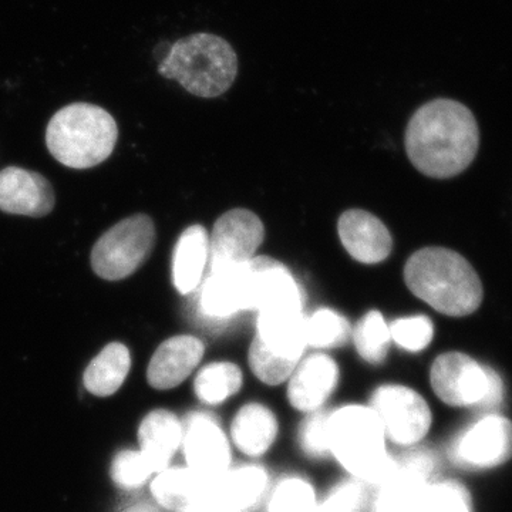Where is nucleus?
I'll return each instance as SVG.
<instances>
[{"instance_id": "1", "label": "nucleus", "mask_w": 512, "mask_h": 512, "mask_svg": "<svg viewBox=\"0 0 512 512\" xmlns=\"http://www.w3.org/2000/svg\"><path fill=\"white\" fill-rule=\"evenodd\" d=\"M407 156L421 174L451 178L473 163L480 146L476 117L456 100L437 99L421 106L406 128Z\"/></svg>"}, {"instance_id": "2", "label": "nucleus", "mask_w": 512, "mask_h": 512, "mask_svg": "<svg viewBox=\"0 0 512 512\" xmlns=\"http://www.w3.org/2000/svg\"><path fill=\"white\" fill-rule=\"evenodd\" d=\"M330 464L339 476L352 478L370 490L390 473L396 451L369 404L340 403L328 410Z\"/></svg>"}, {"instance_id": "3", "label": "nucleus", "mask_w": 512, "mask_h": 512, "mask_svg": "<svg viewBox=\"0 0 512 512\" xmlns=\"http://www.w3.org/2000/svg\"><path fill=\"white\" fill-rule=\"evenodd\" d=\"M404 281L417 298L451 318L471 315L483 303V284L476 269L451 249L414 252L404 266Z\"/></svg>"}, {"instance_id": "4", "label": "nucleus", "mask_w": 512, "mask_h": 512, "mask_svg": "<svg viewBox=\"0 0 512 512\" xmlns=\"http://www.w3.org/2000/svg\"><path fill=\"white\" fill-rule=\"evenodd\" d=\"M158 73L194 96L215 99L228 92L237 79L238 56L221 36L195 33L171 45Z\"/></svg>"}, {"instance_id": "5", "label": "nucleus", "mask_w": 512, "mask_h": 512, "mask_svg": "<svg viewBox=\"0 0 512 512\" xmlns=\"http://www.w3.org/2000/svg\"><path fill=\"white\" fill-rule=\"evenodd\" d=\"M119 128L109 111L90 103H73L57 111L46 130L50 154L66 167L87 170L113 154Z\"/></svg>"}, {"instance_id": "6", "label": "nucleus", "mask_w": 512, "mask_h": 512, "mask_svg": "<svg viewBox=\"0 0 512 512\" xmlns=\"http://www.w3.org/2000/svg\"><path fill=\"white\" fill-rule=\"evenodd\" d=\"M430 384L437 399L453 409L497 413L504 399V384L491 367L461 352L437 356L430 369Z\"/></svg>"}, {"instance_id": "7", "label": "nucleus", "mask_w": 512, "mask_h": 512, "mask_svg": "<svg viewBox=\"0 0 512 512\" xmlns=\"http://www.w3.org/2000/svg\"><path fill=\"white\" fill-rule=\"evenodd\" d=\"M366 403L372 407L396 453L427 446L433 429V410L416 389L400 383L379 384Z\"/></svg>"}, {"instance_id": "8", "label": "nucleus", "mask_w": 512, "mask_h": 512, "mask_svg": "<svg viewBox=\"0 0 512 512\" xmlns=\"http://www.w3.org/2000/svg\"><path fill=\"white\" fill-rule=\"evenodd\" d=\"M440 477V458L429 446L397 451L390 473L370 490L369 512H417L424 491Z\"/></svg>"}, {"instance_id": "9", "label": "nucleus", "mask_w": 512, "mask_h": 512, "mask_svg": "<svg viewBox=\"0 0 512 512\" xmlns=\"http://www.w3.org/2000/svg\"><path fill=\"white\" fill-rule=\"evenodd\" d=\"M156 225L146 214L120 221L93 247L92 268L106 281H121L146 264L156 245Z\"/></svg>"}, {"instance_id": "10", "label": "nucleus", "mask_w": 512, "mask_h": 512, "mask_svg": "<svg viewBox=\"0 0 512 512\" xmlns=\"http://www.w3.org/2000/svg\"><path fill=\"white\" fill-rule=\"evenodd\" d=\"M447 457L461 470L503 466L512 458V421L498 413L483 414L454 434Z\"/></svg>"}, {"instance_id": "11", "label": "nucleus", "mask_w": 512, "mask_h": 512, "mask_svg": "<svg viewBox=\"0 0 512 512\" xmlns=\"http://www.w3.org/2000/svg\"><path fill=\"white\" fill-rule=\"evenodd\" d=\"M184 434L180 454L184 466L207 478L220 476L237 461L227 424L221 414L207 409L183 416Z\"/></svg>"}, {"instance_id": "12", "label": "nucleus", "mask_w": 512, "mask_h": 512, "mask_svg": "<svg viewBox=\"0 0 512 512\" xmlns=\"http://www.w3.org/2000/svg\"><path fill=\"white\" fill-rule=\"evenodd\" d=\"M225 424L237 460L268 463L284 437V421L262 400L239 404Z\"/></svg>"}, {"instance_id": "13", "label": "nucleus", "mask_w": 512, "mask_h": 512, "mask_svg": "<svg viewBox=\"0 0 512 512\" xmlns=\"http://www.w3.org/2000/svg\"><path fill=\"white\" fill-rule=\"evenodd\" d=\"M274 476L268 463L237 460L220 476L210 478L205 507L220 512H259Z\"/></svg>"}, {"instance_id": "14", "label": "nucleus", "mask_w": 512, "mask_h": 512, "mask_svg": "<svg viewBox=\"0 0 512 512\" xmlns=\"http://www.w3.org/2000/svg\"><path fill=\"white\" fill-rule=\"evenodd\" d=\"M340 384V367L328 353L302 357L286 386V402L299 417L323 412L332 407Z\"/></svg>"}, {"instance_id": "15", "label": "nucleus", "mask_w": 512, "mask_h": 512, "mask_svg": "<svg viewBox=\"0 0 512 512\" xmlns=\"http://www.w3.org/2000/svg\"><path fill=\"white\" fill-rule=\"evenodd\" d=\"M265 238V228L258 215L248 210L225 212L215 222L210 238V271L248 264Z\"/></svg>"}, {"instance_id": "16", "label": "nucleus", "mask_w": 512, "mask_h": 512, "mask_svg": "<svg viewBox=\"0 0 512 512\" xmlns=\"http://www.w3.org/2000/svg\"><path fill=\"white\" fill-rule=\"evenodd\" d=\"M303 296L291 271L269 256H255L248 264V311H302Z\"/></svg>"}, {"instance_id": "17", "label": "nucleus", "mask_w": 512, "mask_h": 512, "mask_svg": "<svg viewBox=\"0 0 512 512\" xmlns=\"http://www.w3.org/2000/svg\"><path fill=\"white\" fill-rule=\"evenodd\" d=\"M55 204V191L42 174L19 167L0 171V211L40 218L49 215Z\"/></svg>"}, {"instance_id": "18", "label": "nucleus", "mask_w": 512, "mask_h": 512, "mask_svg": "<svg viewBox=\"0 0 512 512\" xmlns=\"http://www.w3.org/2000/svg\"><path fill=\"white\" fill-rule=\"evenodd\" d=\"M204 355V343L194 336L167 339L158 346L148 363L147 382L161 392L175 389L201 365Z\"/></svg>"}, {"instance_id": "19", "label": "nucleus", "mask_w": 512, "mask_h": 512, "mask_svg": "<svg viewBox=\"0 0 512 512\" xmlns=\"http://www.w3.org/2000/svg\"><path fill=\"white\" fill-rule=\"evenodd\" d=\"M338 231L343 247L362 264H380L389 258L393 238L379 218L363 210H350L339 218Z\"/></svg>"}, {"instance_id": "20", "label": "nucleus", "mask_w": 512, "mask_h": 512, "mask_svg": "<svg viewBox=\"0 0 512 512\" xmlns=\"http://www.w3.org/2000/svg\"><path fill=\"white\" fill-rule=\"evenodd\" d=\"M210 478L195 473L187 466L164 468L154 474L150 490L154 501L165 511L187 512L207 504Z\"/></svg>"}, {"instance_id": "21", "label": "nucleus", "mask_w": 512, "mask_h": 512, "mask_svg": "<svg viewBox=\"0 0 512 512\" xmlns=\"http://www.w3.org/2000/svg\"><path fill=\"white\" fill-rule=\"evenodd\" d=\"M184 421L167 409H156L147 414L138 429L140 451L150 460L156 473L170 467L183 444Z\"/></svg>"}, {"instance_id": "22", "label": "nucleus", "mask_w": 512, "mask_h": 512, "mask_svg": "<svg viewBox=\"0 0 512 512\" xmlns=\"http://www.w3.org/2000/svg\"><path fill=\"white\" fill-rule=\"evenodd\" d=\"M248 264L221 269L208 276L200 298L204 315L228 319L235 313L248 311Z\"/></svg>"}, {"instance_id": "23", "label": "nucleus", "mask_w": 512, "mask_h": 512, "mask_svg": "<svg viewBox=\"0 0 512 512\" xmlns=\"http://www.w3.org/2000/svg\"><path fill=\"white\" fill-rule=\"evenodd\" d=\"M258 332L266 348L275 355L301 362L306 349V316L296 309L259 312Z\"/></svg>"}, {"instance_id": "24", "label": "nucleus", "mask_w": 512, "mask_h": 512, "mask_svg": "<svg viewBox=\"0 0 512 512\" xmlns=\"http://www.w3.org/2000/svg\"><path fill=\"white\" fill-rule=\"evenodd\" d=\"M323 487L303 470L275 473L259 512H315Z\"/></svg>"}, {"instance_id": "25", "label": "nucleus", "mask_w": 512, "mask_h": 512, "mask_svg": "<svg viewBox=\"0 0 512 512\" xmlns=\"http://www.w3.org/2000/svg\"><path fill=\"white\" fill-rule=\"evenodd\" d=\"M210 254V237L201 225L185 229L175 245L173 281L181 295H190L200 285Z\"/></svg>"}, {"instance_id": "26", "label": "nucleus", "mask_w": 512, "mask_h": 512, "mask_svg": "<svg viewBox=\"0 0 512 512\" xmlns=\"http://www.w3.org/2000/svg\"><path fill=\"white\" fill-rule=\"evenodd\" d=\"M244 387V373L232 362H211L198 370L194 379V394L201 409L220 412L234 400Z\"/></svg>"}, {"instance_id": "27", "label": "nucleus", "mask_w": 512, "mask_h": 512, "mask_svg": "<svg viewBox=\"0 0 512 512\" xmlns=\"http://www.w3.org/2000/svg\"><path fill=\"white\" fill-rule=\"evenodd\" d=\"M131 367L130 350L113 342L94 357L84 372L86 389L97 397L113 396L126 382Z\"/></svg>"}, {"instance_id": "28", "label": "nucleus", "mask_w": 512, "mask_h": 512, "mask_svg": "<svg viewBox=\"0 0 512 512\" xmlns=\"http://www.w3.org/2000/svg\"><path fill=\"white\" fill-rule=\"evenodd\" d=\"M328 410L301 416L293 427L296 454L313 466L330 464Z\"/></svg>"}, {"instance_id": "29", "label": "nucleus", "mask_w": 512, "mask_h": 512, "mask_svg": "<svg viewBox=\"0 0 512 512\" xmlns=\"http://www.w3.org/2000/svg\"><path fill=\"white\" fill-rule=\"evenodd\" d=\"M352 339L357 353L366 363L379 366L386 362L392 336L382 313L370 311L363 316L352 330Z\"/></svg>"}, {"instance_id": "30", "label": "nucleus", "mask_w": 512, "mask_h": 512, "mask_svg": "<svg viewBox=\"0 0 512 512\" xmlns=\"http://www.w3.org/2000/svg\"><path fill=\"white\" fill-rule=\"evenodd\" d=\"M306 346L325 350L348 345L352 339V326L346 318L330 309H320L306 318Z\"/></svg>"}, {"instance_id": "31", "label": "nucleus", "mask_w": 512, "mask_h": 512, "mask_svg": "<svg viewBox=\"0 0 512 512\" xmlns=\"http://www.w3.org/2000/svg\"><path fill=\"white\" fill-rule=\"evenodd\" d=\"M370 488L352 478L339 476L323 487L315 512H369Z\"/></svg>"}, {"instance_id": "32", "label": "nucleus", "mask_w": 512, "mask_h": 512, "mask_svg": "<svg viewBox=\"0 0 512 512\" xmlns=\"http://www.w3.org/2000/svg\"><path fill=\"white\" fill-rule=\"evenodd\" d=\"M417 512H474L473 500L466 485L440 476L424 491Z\"/></svg>"}, {"instance_id": "33", "label": "nucleus", "mask_w": 512, "mask_h": 512, "mask_svg": "<svg viewBox=\"0 0 512 512\" xmlns=\"http://www.w3.org/2000/svg\"><path fill=\"white\" fill-rule=\"evenodd\" d=\"M248 363L251 372L259 382L266 386L278 387L284 386L288 382L299 362L275 355L274 352L266 348L258 336H255L254 342L249 348Z\"/></svg>"}, {"instance_id": "34", "label": "nucleus", "mask_w": 512, "mask_h": 512, "mask_svg": "<svg viewBox=\"0 0 512 512\" xmlns=\"http://www.w3.org/2000/svg\"><path fill=\"white\" fill-rule=\"evenodd\" d=\"M154 474H157L156 468L140 450L121 451L111 466L114 483L127 490L143 487Z\"/></svg>"}, {"instance_id": "35", "label": "nucleus", "mask_w": 512, "mask_h": 512, "mask_svg": "<svg viewBox=\"0 0 512 512\" xmlns=\"http://www.w3.org/2000/svg\"><path fill=\"white\" fill-rule=\"evenodd\" d=\"M389 329L393 342L410 353L423 352L434 338L433 322L424 315L394 320Z\"/></svg>"}, {"instance_id": "36", "label": "nucleus", "mask_w": 512, "mask_h": 512, "mask_svg": "<svg viewBox=\"0 0 512 512\" xmlns=\"http://www.w3.org/2000/svg\"><path fill=\"white\" fill-rule=\"evenodd\" d=\"M127 512H160L157 508L151 507V505H138V507L131 508Z\"/></svg>"}, {"instance_id": "37", "label": "nucleus", "mask_w": 512, "mask_h": 512, "mask_svg": "<svg viewBox=\"0 0 512 512\" xmlns=\"http://www.w3.org/2000/svg\"><path fill=\"white\" fill-rule=\"evenodd\" d=\"M187 512H220V511L214 510V508H211V507H198V508H194V510H190Z\"/></svg>"}]
</instances>
